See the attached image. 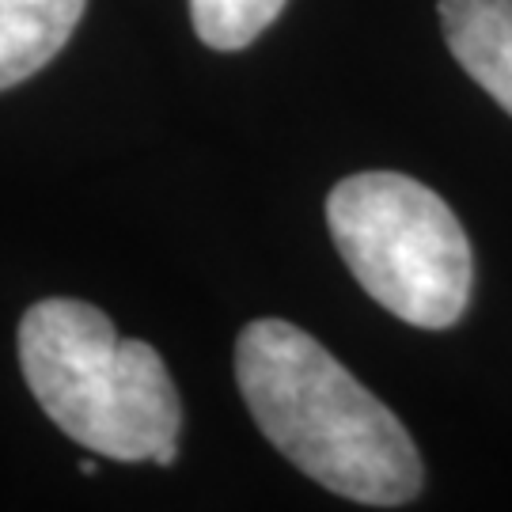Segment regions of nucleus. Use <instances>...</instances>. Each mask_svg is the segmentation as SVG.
Returning a JSON list of instances; mask_svg holds the SVG:
<instances>
[{"instance_id":"nucleus-3","label":"nucleus","mask_w":512,"mask_h":512,"mask_svg":"<svg viewBox=\"0 0 512 512\" xmlns=\"http://www.w3.org/2000/svg\"><path fill=\"white\" fill-rule=\"evenodd\" d=\"M327 224L349 274L380 308L425 330L459 323L475 262L440 194L399 171H361L330 190Z\"/></svg>"},{"instance_id":"nucleus-5","label":"nucleus","mask_w":512,"mask_h":512,"mask_svg":"<svg viewBox=\"0 0 512 512\" xmlns=\"http://www.w3.org/2000/svg\"><path fill=\"white\" fill-rule=\"evenodd\" d=\"M88 0H0V92L50 65Z\"/></svg>"},{"instance_id":"nucleus-1","label":"nucleus","mask_w":512,"mask_h":512,"mask_svg":"<svg viewBox=\"0 0 512 512\" xmlns=\"http://www.w3.org/2000/svg\"><path fill=\"white\" fill-rule=\"evenodd\" d=\"M236 380L262 437L330 494L406 505L421 490V456L395 418L308 330L255 319L236 342Z\"/></svg>"},{"instance_id":"nucleus-2","label":"nucleus","mask_w":512,"mask_h":512,"mask_svg":"<svg viewBox=\"0 0 512 512\" xmlns=\"http://www.w3.org/2000/svg\"><path fill=\"white\" fill-rule=\"evenodd\" d=\"M27 387L61 433L99 456L171 467L183 406L164 357L148 342L118 338L84 300H42L19 323Z\"/></svg>"},{"instance_id":"nucleus-7","label":"nucleus","mask_w":512,"mask_h":512,"mask_svg":"<svg viewBox=\"0 0 512 512\" xmlns=\"http://www.w3.org/2000/svg\"><path fill=\"white\" fill-rule=\"evenodd\" d=\"M95 471H99V467H95L92 459H80V475H84V478H92Z\"/></svg>"},{"instance_id":"nucleus-6","label":"nucleus","mask_w":512,"mask_h":512,"mask_svg":"<svg viewBox=\"0 0 512 512\" xmlns=\"http://www.w3.org/2000/svg\"><path fill=\"white\" fill-rule=\"evenodd\" d=\"M281 8L285 0H190V19L205 46L243 50L281 16Z\"/></svg>"},{"instance_id":"nucleus-4","label":"nucleus","mask_w":512,"mask_h":512,"mask_svg":"<svg viewBox=\"0 0 512 512\" xmlns=\"http://www.w3.org/2000/svg\"><path fill=\"white\" fill-rule=\"evenodd\" d=\"M448 50L512 114V0H440Z\"/></svg>"}]
</instances>
